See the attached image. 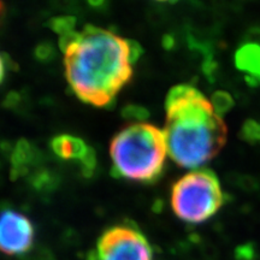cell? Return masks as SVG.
Wrapping results in <instances>:
<instances>
[{
    "label": "cell",
    "instance_id": "cell-1",
    "mask_svg": "<svg viewBox=\"0 0 260 260\" xmlns=\"http://www.w3.org/2000/svg\"><path fill=\"white\" fill-rule=\"evenodd\" d=\"M65 76L71 89L84 103L109 106L133 76V64L142 48L113 31L86 25L61 37Z\"/></svg>",
    "mask_w": 260,
    "mask_h": 260
},
{
    "label": "cell",
    "instance_id": "cell-2",
    "mask_svg": "<svg viewBox=\"0 0 260 260\" xmlns=\"http://www.w3.org/2000/svg\"><path fill=\"white\" fill-rule=\"evenodd\" d=\"M165 111L168 154L178 167L198 169L219 153L226 141V125L212 103L195 87H172Z\"/></svg>",
    "mask_w": 260,
    "mask_h": 260
},
{
    "label": "cell",
    "instance_id": "cell-3",
    "mask_svg": "<svg viewBox=\"0 0 260 260\" xmlns=\"http://www.w3.org/2000/svg\"><path fill=\"white\" fill-rule=\"evenodd\" d=\"M113 174L139 182L160 176L168 154L164 130L138 122L123 128L110 144Z\"/></svg>",
    "mask_w": 260,
    "mask_h": 260
},
{
    "label": "cell",
    "instance_id": "cell-4",
    "mask_svg": "<svg viewBox=\"0 0 260 260\" xmlns=\"http://www.w3.org/2000/svg\"><path fill=\"white\" fill-rule=\"evenodd\" d=\"M170 203L180 219L194 224L205 222L224 203L218 177L206 169L188 172L172 186Z\"/></svg>",
    "mask_w": 260,
    "mask_h": 260
},
{
    "label": "cell",
    "instance_id": "cell-5",
    "mask_svg": "<svg viewBox=\"0 0 260 260\" xmlns=\"http://www.w3.org/2000/svg\"><path fill=\"white\" fill-rule=\"evenodd\" d=\"M96 252L100 260H153L147 239L139 230L126 225L104 232L98 240Z\"/></svg>",
    "mask_w": 260,
    "mask_h": 260
},
{
    "label": "cell",
    "instance_id": "cell-6",
    "mask_svg": "<svg viewBox=\"0 0 260 260\" xmlns=\"http://www.w3.org/2000/svg\"><path fill=\"white\" fill-rule=\"evenodd\" d=\"M34 243V226L28 217L14 210L0 212V251L9 255L24 254Z\"/></svg>",
    "mask_w": 260,
    "mask_h": 260
},
{
    "label": "cell",
    "instance_id": "cell-7",
    "mask_svg": "<svg viewBox=\"0 0 260 260\" xmlns=\"http://www.w3.org/2000/svg\"><path fill=\"white\" fill-rule=\"evenodd\" d=\"M41 154L39 149L27 140H19L11 152V177L17 178L29 174L32 167L39 164Z\"/></svg>",
    "mask_w": 260,
    "mask_h": 260
},
{
    "label": "cell",
    "instance_id": "cell-8",
    "mask_svg": "<svg viewBox=\"0 0 260 260\" xmlns=\"http://www.w3.org/2000/svg\"><path fill=\"white\" fill-rule=\"evenodd\" d=\"M51 148L54 154L65 160H80L88 154L90 147L82 139L74 135H58L52 139Z\"/></svg>",
    "mask_w": 260,
    "mask_h": 260
},
{
    "label": "cell",
    "instance_id": "cell-9",
    "mask_svg": "<svg viewBox=\"0 0 260 260\" xmlns=\"http://www.w3.org/2000/svg\"><path fill=\"white\" fill-rule=\"evenodd\" d=\"M237 69L245 71L247 76L254 79L260 84V46L254 42L245 44L235 54Z\"/></svg>",
    "mask_w": 260,
    "mask_h": 260
},
{
    "label": "cell",
    "instance_id": "cell-10",
    "mask_svg": "<svg viewBox=\"0 0 260 260\" xmlns=\"http://www.w3.org/2000/svg\"><path fill=\"white\" fill-rule=\"evenodd\" d=\"M211 103H212L214 111H216L218 116L225 115L234 106V100L232 95L229 93L224 92V90H218V92L214 93L212 95V99H211Z\"/></svg>",
    "mask_w": 260,
    "mask_h": 260
},
{
    "label": "cell",
    "instance_id": "cell-11",
    "mask_svg": "<svg viewBox=\"0 0 260 260\" xmlns=\"http://www.w3.org/2000/svg\"><path fill=\"white\" fill-rule=\"evenodd\" d=\"M51 29L53 31H56L57 34L61 37L70 34V32L75 31V25H76V19L74 17H68V16H63V17H56L52 18L48 22Z\"/></svg>",
    "mask_w": 260,
    "mask_h": 260
},
{
    "label": "cell",
    "instance_id": "cell-12",
    "mask_svg": "<svg viewBox=\"0 0 260 260\" xmlns=\"http://www.w3.org/2000/svg\"><path fill=\"white\" fill-rule=\"evenodd\" d=\"M240 136L249 144H256L260 141V123L254 119H248L243 123Z\"/></svg>",
    "mask_w": 260,
    "mask_h": 260
},
{
    "label": "cell",
    "instance_id": "cell-13",
    "mask_svg": "<svg viewBox=\"0 0 260 260\" xmlns=\"http://www.w3.org/2000/svg\"><path fill=\"white\" fill-rule=\"evenodd\" d=\"M96 168V154L94 152V149L90 147L88 154L86 155V158L81 161V169L84 176H92L94 170Z\"/></svg>",
    "mask_w": 260,
    "mask_h": 260
},
{
    "label": "cell",
    "instance_id": "cell-14",
    "mask_svg": "<svg viewBox=\"0 0 260 260\" xmlns=\"http://www.w3.org/2000/svg\"><path fill=\"white\" fill-rule=\"evenodd\" d=\"M123 116L126 117V118L136 119V121H144L145 118H147L148 112L141 106L129 105L123 110Z\"/></svg>",
    "mask_w": 260,
    "mask_h": 260
},
{
    "label": "cell",
    "instance_id": "cell-15",
    "mask_svg": "<svg viewBox=\"0 0 260 260\" xmlns=\"http://www.w3.org/2000/svg\"><path fill=\"white\" fill-rule=\"evenodd\" d=\"M254 253V247H253L252 243H246V245L237 247L235 251V256L237 260H253Z\"/></svg>",
    "mask_w": 260,
    "mask_h": 260
},
{
    "label": "cell",
    "instance_id": "cell-16",
    "mask_svg": "<svg viewBox=\"0 0 260 260\" xmlns=\"http://www.w3.org/2000/svg\"><path fill=\"white\" fill-rule=\"evenodd\" d=\"M52 54H53V48L50 45L45 44L41 45L37 48V56L40 59H47V58H51Z\"/></svg>",
    "mask_w": 260,
    "mask_h": 260
},
{
    "label": "cell",
    "instance_id": "cell-17",
    "mask_svg": "<svg viewBox=\"0 0 260 260\" xmlns=\"http://www.w3.org/2000/svg\"><path fill=\"white\" fill-rule=\"evenodd\" d=\"M4 76H5V63L2 56H0V83H2L3 80H4Z\"/></svg>",
    "mask_w": 260,
    "mask_h": 260
},
{
    "label": "cell",
    "instance_id": "cell-18",
    "mask_svg": "<svg viewBox=\"0 0 260 260\" xmlns=\"http://www.w3.org/2000/svg\"><path fill=\"white\" fill-rule=\"evenodd\" d=\"M86 260H100V258L96 251H90L88 254H87Z\"/></svg>",
    "mask_w": 260,
    "mask_h": 260
},
{
    "label": "cell",
    "instance_id": "cell-19",
    "mask_svg": "<svg viewBox=\"0 0 260 260\" xmlns=\"http://www.w3.org/2000/svg\"><path fill=\"white\" fill-rule=\"evenodd\" d=\"M3 8H4V6H3V4H2V3H0V12H2V11H3Z\"/></svg>",
    "mask_w": 260,
    "mask_h": 260
}]
</instances>
